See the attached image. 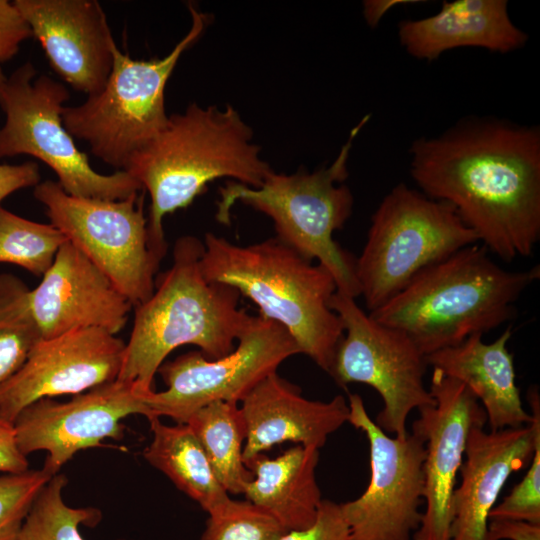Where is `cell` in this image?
<instances>
[{
    "label": "cell",
    "instance_id": "cell-11",
    "mask_svg": "<svg viewBox=\"0 0 540 540\" xmlns=\"http://www.w3.org/2000/svg\"><path fill=\"white\" fill-rule=\"evenodd\" d=\"M329 306L344 328L329 375L342 387L362 383L375 389L383 401L376 424L387 434L407 436L410 413L435 403L424 384L426 356L402 331L366 314L355 298L336 291Z\"/></svg>",
    "mask_w": 540,
    "mask_h": 540
},
{
    "label": "cell",
    "instance_id": "cell-10",
    "mask_svg": "<svg viewBox=\"0 0 540 540\" xmlns=\"http://www.w3.org/2000/svg\"><path fill=\"white\" fill-rule=\"evenodd\" d=\"M50 223L86 256L134 306L155 289L163 259L151 246L143 195L108 200L75 197L58 182L34 187Z\"/></svg>",
    "mask_w": 540,
    "mask_h": 540
},
{
    "label": "cell",
    "instance_id": "cell-33",
    "mask_svg": "<svg viewBox=\"0 0 540 540\" xmlns=\"http://www.w3.org/2000/svg\"><path fill=\"white\" fill-rule=\"evenodd\" d=\"M31 37L32 31L14 2L0 0V63L15 57L21 44Z\"/></svg>",
    "mask_w": 540,
    "mask_h": 540
},
{
    "label": "cell",
    "instance_id": "cell-14",
    "mask_svg": "<svg viewBox=\"0 0 540 540\" xmlns=\"http://www.w3.org/2000/svg\"><path fill=\"white\" fill-rule=\"evenodd\" d=\"M143 393L134 382L116 379L74 395L68 402L41 398L26 406L13 422L24 456L47 452L43 469L52 476L80 450L98 447L106 438L123 436L122 419L149 417Z\"/></svg>",
    "mask_w": 540,
    "mask_h": 540
},
{
    "label": "cell",
    "instance_id": "cell-35",
    "mask_svg": "<svg viewBox=\"0 0 540 540\" xmlns=\"http://www.w3.org/2000/svg\"><path fill=\"white\" fill-rule=\"evenodd\" d=\"M28 469L29 463L19 450L13 423L0 415V472L20 473Z\"/></svg>",
    "mask_w": 540,
    "mask_h": 540
},
{
    "label": "cell",
    "instance_id": "cell-3",
    "mask_svg": "<svg viewBox=\"0 0 540 540\" xmlns=\"http://www.w3.org/2000/svg\"><path fill=\"white\" fill-rule=\"evenodd\" d=\"M539 278L538 265L504 269L475 243L421 270L369 315L402 331L427 356L511 320L516 302Z\"/></svg>",
    "mask_w": 540,
    "mask_h": 540
},
{
    "label": "cell",
    "instance_id": "cell-7",
    "mask_svg": "<svg viewBox=\"0 0 540 540\" xmlns=\"http://www.w3.org/2000/svg\"><path fill=\"white\" fill-rule=\"evenodd\" d=\"M191 27L163 58L133 59L113 46V66L104 88L76 106H64L63 124L91 153L124 170L129 159L165 127V88L179 58L203 33L209 15L188 4Z\"/></svg>",
    "mask_w": 540,
    "mask_h": 540
},
{
    "label": "cell",
    "instance_id": "cell-1",
    "mask_svg": "<svg viewBox=\"0 0 540 540\" xmlns=\"http://www.w3.org/2000/svg\"><path fill=\"white\" fill-rule=\"evenodd\" d=\"M410 174L427 197L451 205L478 242L505 262L540 239V129L496 118L462 120L414 140Z\"/></svg>",
    "mask_w": 540,
    "mask_h": 540
},
{
    "label": "cell",
    "instance_id": "cell-16",
    "mask_svg": "<svg viewBox=\"0 0 540 540\" xmlns=\"http://www.w3.org/2000/svg\"><path fill=\"white\" fill-rule=\"evenodd\" d=\"M125 342L100 328L41 339L19 371L0 387V415L13 423L31 403L77 395L118 378Z\"/></svg>",
    "mask_w": 540,
    "mask_h": 540
},
{
    "label": "cell",
    "instance_id": "cell-27",
    "mask_svg": "<svg viewBox=\"0 0 540 540\" xmlns=\"http://www.w3.org/2000/svg\"><path fill=\"white\" fill-rule=\"evenodd\" d=\"M66 484L63 474L50 478L33 501L16 540H85L79 526H96L101 512L93 507L68 506L62 496Z\"/></svg>",
    "mask_w": 540,
    "mask_h": 540
},
{
    "label": "cell",
    "instance_id": "cell-18",
    "mask_svg": "<svg viewBox=\"0 0 540 540\" xmlns=\"http://www.w3.org/2000/svg\"><path fill=\"white\" fill-rule=\"evenodd\" d=\"M53 70L87 96L99 93L113 66L112 36L96 0H15Z\"/></svg>",
    "mask_w": 540,
    "mask_h": 540
},
{
    "label": "cell",
    "instance_id": "cell-15",
    "mask_svg": "<svg viewBox=\"0 0 540 540\" xmlns=\"http://www.w3.org/2000/svg\"><path fill=\"white\" fill-rule=\"evenodd\" d=\"M429 391L435 403L419 409L412 431L425 441V511L413 540H450L452 498L472 428L487 418L475 395L460 381L433 368Z\"/></svg>",
    "mask_w": 540,
    "mask_h": 540
},
{
    "label": "cell",
    "instance_id": "cell-28",
    "mask_svg": "<svg viewBox=\"0 0 540 540\" xmlns=\"http://www.w3.org/2000/svg\"><path fill=\"white\" fill-rule=\"evenodd\" d=\"M67 241L51 223L29 220L0 206V263L43 276Z\"/></svg>",
    "mask_w": 540,
    "mask_h": 540
},
{
    "label": "cell",
    "instance_id": "cell-9",
    "mask_svg": "<svg viewBox=\"0 0 540 540\" xmlns=\"http://www.w3.org/2000/svg\"><path fill=\"white\" fill-rule=\"evenodd\" d=\"M70 98L67 88L48 75H38L27 61L0 84V159L17 155L35 157L49 166L69 195L119 200L143 190L126 171H95L88 157L66 130L62 111Z\"/></svg>",
    "mask_w": 540,
    "mask_h": 540
},
{
    "label": "cell",
    "instance_id": "cell-32",
    "mask_svg": "<svg viewBox=\"0 0 540 540\" xmlns=\"http://www.w3.org/2000/svg\"><path fill=\"white\" fill-rule=\"evenodd\" d=\"M279 540H350L341 504L322 500L312 525L305 529L286 531Z\"/></svg>",
    "mask_w": 540,
    "mask_h": 540
},
{
    "label": "cell",
    "instance_id": "cell-26",
    "mask_svg": "<svg viewBox=\"0 0 540 540\" xmlns=\"http://www.w3.org/2000/svg\"><path fill=\"white\" fill-rule=\"evenodd\" d=\"M30 289L11 274H0V387L25 363L41 340L29 306Z\"/></svg>",
    "mask_w": 540,
    "mask_h": 540
},
{
    "label": "cell",
    "instance_id": "cell-4",
    "mask_svg": "<svg viewBox=\"0 0 540 540\" xmlns=\"http://www.w3.org/2000/svg\"><path fill=\"white\" fill-rule=\"evenodd\" d=\"M203 251V242L195 236L176 240L172 265L159 277L152 295L135 306L117 379L134 382L148 393L159 367L176 348L194 345L209 359L235 349L252 316L239 307L241 295L235 288L204 277Z\"/></svg>",
    "mask_w": 540,
    "mask_h": 540
},
{
    "label": "cell",
    "instance_id": "cell-2",
    "mask_svg": "<svg viewBox=\"0 0 540 540\" xmlns=\"http://www.w3.org/2000/svg\"><path fill=\"white\" fill-rule=\"evenodd\" d=\"M252 139L253 130L233 106L193 102L169 115L160 133L129 159L124 171L149 193V240L162 258L166 215L191 205L216 179L257 188L273 170Z\"/></svg>",
    "mask_w": 540,
    "mask_h": 540
},
{
    "label": "cell",
    "instance_id": "cell-22",
    "mask_svg": "<svg viewBox=\"0 0 540 540\" xmlns=\"http://www.w3.org/2000/svg\"><path fill=\"white\" fill-rule=\"evenodd\" d=\"M511 328L492 343L475 333L461 343L426 356L428 365L463 383L481 402L490 430L517 428L531 423L515 381L513 355L507 344Z\"/></svg>",
    "mask_w": 540,
    "mask_h": 540
},
{
    "label": "cell",
    "instance_id": "cell-25",
    "mask_svg": "<svg viewBox=\"0 0 540 540\" xmlns=\"http://www.w3.org/2000/svg\"><path fill=\"white\" fill-rule=\"evenodd\" d=\"M186 424L199 440L221 486L228 494H244L253 474L243 460L246 430L238 403L212 402L192 414Z\"/></svg>",
    "mask_w": 540,
    "mask_h": 540
},
{
    "label": "cell",
    "instance_id": "cell-20",
    "mask_svg": "<svg viewBox=\"0 0 540 540\" xmlns=\"http://www.w3.org/2000/svg\"><path fill=\"white\" fill-rule=\"evenodd\" d=\"M240 403L246 430L244 462L288 441L320 449L349 418L342 395L327 402L309 400L277 371L255 385Z\"/></svg>",
    "mask_w": 540,
    "mask_h": 540
},
{
    "label": "cell",
    "instance_id": "cell-23",
    "mask_svg": "<svg viewBox=\"0 0 540 540\" xmlns=\"http://www.w3.org/2000/svg\"><path fill=\"white\" fill-rule=\"evenodd\" d=\"M319 449L296 445L276 458L263 453L246 460L253 479L246 500L271 515L286 530L313 524L322 502L315 477Z\"/></svg>",
    "mask_w": 540,
    "mask_h": 540
},
{
    "label": "cell",
    "instance_id": "cell-6",
    "mask_svg": "<svg viewBox=\"0 0 540 540\" xmlns=\"http://www.w3.org/2000/svg\"><path fill=\"white\" fill-rule=\"evenodd\" d=\"M368 118L351 130L328 167L293 174L272 170L257 188L227 182L219 189L217 221L229 225L231 209L237 202L254 208L272 219L278 240L306 260H318L332 275L338 292L360 296L356 258L334 240L333 234L343 229L352 214L354 198L344 181L353 141Z\"/></svg>",
    "mask_w": 540,
    "mask_h": 540
},
{
    "label": "cell",
    "instance_id": "cell-34",
    "mask_svg": "<svg viewBox=\"0 0 540 540\" xmlns=\"http://www.w3.org/2000/svg\"><path fill=\"white\" fill-rule=\"evenodd\" d=\"M39 166L33 161L21 164H0V203L12 193L40 183Z\"/></svg>",
    "mask_w": 540,
    "mask_h": 540
},
{
    "label": "cell",
    "instance_id": "cell-12",
    "mask_svg": "<svg viewBox=\"0 0 540 540\" xmlns=\"http://www.w3.org/2000/svg\"><path fill=\"white\" fill-rule=\"evenodd\" d=\"M235 349L217 359L200 351L164 362L157 373L167 388L145 394L149 418L166 416L186 424L200 408L216 401L238 403L282 362L299 354L289 332L275 321L252 316Z\"/></svg>",
    "mask_w": 540,
    "mask_h": 540
},
{
    "label": "cell",
    "instance_id": "cell-19",
    "mask_svg": "<svg viewBox=\"0 0 540 540\" xmlns=\"http://www.w3.org/2000/svg\"><path fill=\"white\" fill-rule=\"evenodd\" d=\"M29 306L41 338L48 339L82 328L116 335L125 327L132 304L67 241L38 286L30 290Z\"/></svg>",
    "mask_w": 540,
    "mask_h": 540
},
{
    "label": "cell",
    "instance_id": "cell-30",
    "mask_svg": "<svg viewBox=\"0 0 540 540\" xmlns=\"http://www.w3.org/2000/svg\"><path fill=\"white\" fill-rule=\"evenodd\" d=\"M51 477L43 468L0 475V540L17 539L33 501Z\"/></svg>",
    "mask_w": 540,
    "mask_h": 540
},
{
    "label": "cell",
    "instance_id": "cell-29",
    "mask_svg": "<svg viewBox=\"0 0 540 540\" xmlns=\"http://www.w3.org/2000/svg\"><path fill=\"white\" fill-rule=\"evenodd\" d=\"M200 540H279L286 530L248 500H233L211 511Z\"/></svg>",
    "mask_w": 540,
    "mask_h": 540
},
{
    "label": "cell",
    "instance_id": "cell-8",
    "mask_svg": "<svg viewBox=\"0 0 540 540\" xmlns=\"http://www.w3.org/2000/svg\"><path fill=\"white\" fill-rule=\"evenodd\" d=\"M478 242L454 208L404 183L384 196L355 260L360 296L369 312L402 290L424 268Z\"/></svg>",
    "mask_w": 540,
    "mask_h": 540
},
{
    "label": "cell",
    "instance_id": "cell-17",
    "mask_svg": "<svg viewBox=\"0 0 540 540\" xmlns=\"http://www.w3.org/2000/svg\"><path fill=\"white\" fill-rule=\"evenodd\" d=\"M531 423L517 428L485 431L471 429L461 481L452 498L450 540H493L489 514L508 478L527 467L540 441V398L538 388L528 390Z\"/></svg>",
    "mask_w": 540,
    "mask_h": 540
},
{
    "label": "cell",
    "instance_id": "cell-38",
    "mask_svg": "<svg viewBox=\"0 0 540 540\" xmlns=\"http://www.w3.org/2000/svg\"><path fill=\"white\" fill-rule=\"evenodd\" d=\"M6 79V76L2 70L1 63H0V84Z\"/></svg>",
    "mask_w": 540,
    "mask_h": 540
},
{
    "label": "cell",
    "instance_id": "cell-36",
    "mask_svg": "<svg viewBox=\"0 0 540 540\" xmlns=\"http://www.w3.org/2000/svg\"><path fill=\"white\" fill-rule=\"evenodd\" d=\"M493 540H540V524L520 520L490 519Z\"/></svg>",
    "mask_w": 540,
    "mask_h": 540
},
{
    "label": "cell",
    "instance_id": "cell-21",
    "mask_svg": "<svg viewBox=\"0 0 540 540\" xmlns=\"http://www.w3.org/2000/svg\"><path fill=\"white\" fill-rule=\"evenodd\" d=\"M398 38L410 56L433 61L462 47L512 52L525 45L528 35L513 23L506 0H454L443 2L432 16L402 20Z\"/></svg>",
    "mask_w": 540,
    "mask_h": 540
},
{
    "label": "cell",
    "instance_id": "cell-13",
    "mask_svg": "<svg viewBox=\"0 0 540 540\" xmlns=\"http://www.w3.org/2000/svg\"><path fill=\"white\" fill-rule=\"evenodd\" d=\"M348 422L369 442L370 481L355 500L341 503L350 540H411L423 512L425 441L417 433L389 436L349 394Z\"/></svg>",
    "mask_w": 540,
    "mask_h": 540
},
{
    "label": "cell",
    "instance_id": "cell-24",
    "mask_svg": "<svg viewBox=\"0 0 540 540\" xmlns=\"http://www.w3.org/2000/svg\"><path fill=\"white\" fill-rule=\"evenodd\" d=\"M153 439L143 456L175 486L210 513L230 497L215 477L208 458L187 424L165 425L151 417Z\"/></svg>",
    "mask_w": 540,
    "mask_h": 540
},
{
    "label": "cell",
    "instance_id": "cell-31",
    "mask_svg": "<svg viewBox=\"0 0 540 540\" xmlns=\"http://www.w3.org/2000/svg\"><path fill=\"white\" fill-rule=\"evenodd\" d=\"M490 519L520 520L540 524V441L522 480L501 503L495 505Z\"/></svg>",
    "mask_w": 540,
    "mask_h": 540
},
{
    "label": "cell",
    "instance_id": "cell-37",
    "mask_svg": "<svg viewBox=\"0 0 540 540\" xmlns=\"http://www.w3.org/2000/svg\"><path fill=\"white\" fill-rule=\"evenodd\" d=\"M417 1L409 0H368L364 1L363 14L367 24L370 27H375L387 11L394 6L402 3H410Z\"/></svg>",
    "mask_w": 540,
    "mask_h": 540
},
{
    "label": "cell",
    "instance_id": "cell-5",
    "mask_svg": "<svg viewBox=\"0 0 540 540\" xmlns=\"http://www.w3.org/2000/svg\"><path fill=\"white\" fill-rule=\"evenodd\" d=\"M201 270L210 282L235 288L261 317L282 325L300 353L329 374L344 328L329 301L337 291L330 272L276 237L246 246L207 233Z\"/></svg>",
    "mask_w": 540,
    "mask_h": 540
}]
</instances>
